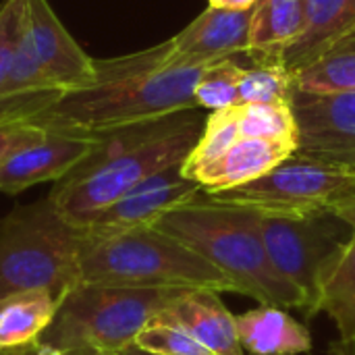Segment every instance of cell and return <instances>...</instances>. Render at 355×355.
<instances>
[{
	"label": "cell",
	"mask_w": 355,
	"mask_h": 355,
	"mask_svg": "<svg viewBox=\"0 0 355 355\" xmlns=\"http://www.w3.org/2000/svg\"><path fill=\"white\" fill-rule=\"evenodd\" d=\"M210 64L173 54L171 40L114 58L96 60V79L58 100L27 125L44 131L94 137L125 125L198 108L196 85Z\"/></svg>",
	"instance_id": "1"
},
{
	"label": "cell",
	"mask_w": 355,
	"mask_h": 355,
	"mask_svg": "<svg viewBox=\"0 0 355 355\" xmlns=\"http://www.w3.org/2000/svg\"><path fill=\"white\" fill-rule=\"evenodd\" d=\"M204 123L206 114L189 108L98 133L94 150L54 183L48 198L69 223L81 229L141 181L183 164Z\"/></svg>",
	"instance_id": "2"
},
{
	"label": "cell",
	"mask_w": 355,
	"mask_h": 355,
	"mask_svg": "<svg viewBox=\"0 0 355 355\" xmlns=\"http://www.w3.org/2000/svg\"><path fill=\"white\" fill-rule=\"evenodd\" d=\"M258 220V210L218 202L200 191L164 212L154 227L208 260L233 281L237 293L260 306L306 314L304 295L270 262Z\"/></svg>",
	"instance_id": "3"
},
{
	"label": "cell",
	"mask_w": 355,
	"mask_h": 355,
	"mask_svg": "<svg viewBox=\"0 0 355 355\" xmlns=\"http://www.w3.org/2000/svg\"><path fill=\"white\" fill-rule=\"evenodd\" d=\"M81 245L50 198L15 208L0 220V300L46 289L62 302L81 283Z\"/></svg>",
	"instance_id": "4"
},
{
	"label": "cell",
	"mask_w": 355,
	"mask_h": 355,
	"mask_svg": "<svg viewBox=\"0 0 355 355\" xmlns=\"http://www.w3.org/2000/svg\"><path fill=\"white\" fill-rule=\"evenodd\" d=\"M187 289L79 283L62 300L42 341L64 355L116 354L135 343L141 329L168 310Z\"/></svg>",
	"instance_id": "5"
},
{
	"label": "cell",
	"mask_w": 355,
	"mask_h": 355,
	"mask_svg": "<svg viewBox=\"0 0 355 355\" xmlns=\"http://www.w3.org/2000/svg\"><path fill=\"white\" fill-rule=\"evenodd\" d=\"M79 268L81 283L237 293L229 277L156 227H141L108 239H83Z\"/></svg>",
	"instance_id": "6"
},
{
	"label": "cell",
	"mask_w": 355,
	"mask_h": 355,
	"mask_svg": "<svg viewBox=\"0 0 355 355\" xmlns=\"http://www.w3.org/2000/svg\"><path fill=\"white\" fill-rule=\"evenodd\" d=\"M210 196L264 214L312 216L337 212L355 196V171L293 154L248 185Z\"/></svg>",
	"instance_id": "7"
},
{
	"label": "cell",
	"mask_w": 355,
	"mask_h": 355,
	"mask_svg": "<svg viewBox=\"0 0 355 355\" xmlns=\"http://www.w3.org/2000/svg\"><path fill=\"white\" fill-rule=\"evenodd\" d=\"M260 233L270 262L306 300L308 318L316 316L322 268L352 239V227L335 212L281 216L260 212Z\"/></svg>",
	"instance_id": "8"
},
{
	"label": "cell",
	"mask_w": 355,
	"mask_h": 355,
	"mask_svg": "<svg viewBox=\"0 0 355 355\" xmlns=\"http://www.w3.org/2000/svg\"><path fill=\"white\" fill-rule=\"evenodd\" d=\"M300 156L355 171V92L302 94L293 89Z\"/></svg>",
	"instance_id": "9"
},
{
	"label": "cell",
	"mask_w": 355,
	"mask_h": 355,
	"mask_svg": "<svg viewBox=\"0 0 355 355\" xmlns=\"http://www.w3.org/2000/svg\"><path fill=\"white\" fill-rule=\"evenodd\" d=\"M94 137L29 127L0 160V191L17 196L37 183L60 181L92 150Z\"/></svg>",
	"instance_id": "10"
},
{
	"label": "cell",
	"mask_w": 355,
	"mask_h": 355,
	"mask_svg": "<svg viewBox=\"0 0 355 355\" xmlns=\"http://www.w3.org/2000/svg\"><path fill=\"white\" fill-rule=\"evenodd\" d=\"M200 191L202 187L198 183L183 177L181 164L160 171L81 227L83 239H108L141 227H154L164 212L191 200Z\"/></svg>",
	"instance_id": "11"
},
{
	"label": "cell",
	"mask_w": 355,
	"mask_h": 355,
	"mask_svg": "<svg viewBox=\"0 0 355 355\" xmlns=\"http://www.w3.org/2000/svg\"><path fill=\"white\" fill-rule=\"evenodd\" d=\"M31 42L50 83L60 92L89 85L96 79V58L73 40L48 0H27Z\"/></svg>",
	"instance_id": "12"
},
{
	"label": "cell",
	"mask_w": 355,
	"mask_h": 355,
	"mask_svg": "<svg viewBox=\"0 0 355 355\" xmlns=\"http://www.w3.org/2000/svg\"><path fill=\"white\" fill-rule=\"evenodd\" d=\"M250 10L208 6L185 29L171 37L173 54L193 64H214L248 52Z\"/></svg>",
	"instance_id": "13"
},
{
	"label": "cell",
	"mask_w": 355,
	"mask_h": 355,
	"mask_svg": "<svg viewBox=\"0 0 355 355\" xmlns=\"http://www.w3.org/2000/svg\"><path fill=\"white\" fill-rule=\"evenodd\" d=\"M295 152L297 148L291 144L239 137L216 162L198 173L193 183H198L206 193H218L233 187H241L264 177L275 166L291 158Z\"/></svg>",
	"instance_id": "14"
},
{
	"label": "cell",
	"mask_w": 355,
	"mask_h": 355,
	"mask_svg": "<svg viewBox=\"0 0 355 355\" xmlns=\"http://www.w3.org/2000/svg\"><path fill=\"white\" fill-rule=\"evenodd\" d=\"M164 314L189 331L214 355H245L239 343L235 316L227 310L218 291L187 289Z\"/></svg>",
	"instance_id": "15"
},
{
	"label": "cell",
	"mask_w": 355,
	"mask_h": 355,
	"mask_svg": "<svg viewBox=\"0 0 355 355\" xmlns=\"http://www.w3.org/2000/svg\"><path fill=\"white\" fill-rule=\"evenodd\" d=\"M355 27V0H306V23L283 62L295 75L331 52Z\"/></svg>",
	"instance_id": "16"
},
{
	"label": "cell",
	"mask_w": 355,
	"mask_h": 355,
	"mask_svg": "<svg viewBox=\"0 0 355 355\" xmlns=\"http://www.w3.org/2000/svg\"><path fill=\"white\" fill-rule=\"evenodd\" d=\"M306 23V0H258L250 10L248 56L252 62H283Z\"/></svg>",
	"instance_id": "17"
},
{
	"label": "cell",
	"mask_w": 355,
	"mask_h": 355,
	"mask_svg": "<svg viewBox=\"0 0 355 355\" xmlns=\"http://www.w3.org/2000/svg\"><path fill=\"white\" fill-rule=\"evenodd\" d=\"M243 352L252 355H304L312 352L306 324L275 306H258L235 316Z\"/></svg>",
	"instance_id": "18"
},
{
	"label": "cell",
	"mask_w": 355,
	"mask_h": 355,
	"mask_svg": "<svg viewBox=\"0 0 355 355\" xmlns=\"http://www.w3.org/2000/svg\"><path fill=\"white\" fill-rule=\"evenodd\" d=\"M60 300L46 291L33 289L0 300V354L33 349L56 318Z\"/></svg>",
	"instance_id": "19"
},
{
	"label": "cell",
	"mask_w": 355,
	"mask_h": 355,
	"mask_svg": "<svg viewBox=\"0 0 355 355\" xmlns=\"http://www.w3.org/2000/svg\"><path fill=\"white\" fill-rule=\"evenodd\" d=\"M324 312L339 333V341H355V235L322 268L316 314Z\"/></svg>",
	"instance_id": "20"
},
{
	"label": "cell",
	"mask_w": 355,
	"mask_h": 355,
	"mask_svg": "<svg viewBox=\"0 0 355 355\" xmlns=\"http://www.w3.org/2000/svg\"><path fill=\"white\" fill-rule=\"evenodd\" d=\"M295 92L345 94L355 92V46H339L293 75Z\"/></svg>",
	"instance_id": "21"
},
{
	"label": "cell",
	"mask_w": 355,
	"mask_h": 355,
	"mask_svg": "<svg viewBox=\"0 0 355 355\" xmlns=\"http://www.w3.org/2000/svg\"><path fill=\"white\" fill-rule=\"evenodd\" d=\"M237 108V127L241 137L291 144L297 148L300 131L291 102L241 104Z\"/></svg>",
	"instance_id": "22"
},
{
	"label": "cell",
	"mask_w": 355,
	"mask_h": 355,
	"mask_svg": "<svg viewBox=\"0 0 355 355\" xmlns=\"http://www.w3.org/2000/svg\"><path fill=\"white\" fill-rule=\"evenodd\" d=\"M293 89V73L285 62H252L239 81L237 106L291 102Z\"/></svg>",
	"instance_id": "23"
},
{
	"label": "cell",
	"mask_w": 355,
	"mask_h": 355,
	"mask_svg": "<svg viewBox=\"0 0 355 355\" xmlns=\"http://www.w3.org/2000/svg\"><path fill=\"white\" fill-rule=\"evenodd\" d=\"M243 71L245 67H241L233 58H225L206 67L193 94L198 108L223 110V108L237 106L239 81L243 77Z\"/></svg>",
	"instance_id": "24"
},
{
	"label": "cell",
	"mask_w": 355,
	"mask_h": 355,
	"mask_svg": "<svg viewBox=\"0 0 355 355\" xmlns=\"http://www.w3.org/2000/svg\"><path fill=\"white\" fill-rule=\"evenodd\" d=\"M135 345L158 355H214L164 312L141 329Z\"/></svg>",
	"instance_id": "25"
},
{
	"label": "cell",
	"mask_w": 355,
	"mask_h": 355,
	"mask_svg": "<svg viewBox=\"0 0 355 355\" xmlns=\"http://www.w3.org/2000/svg\"><path fill=\"white\" fill-rule=\"evenodd\" d=\"M25 12V0H2L0 2V92L10 71V62L17 50L21 19Z\"/></svg>",
	"instance_id": "26"
},
{
	"label": "cell",
	"mask_w": 355,
	"mask_h": 355,
	"mask_svg": "<svg viewBox=\"0 0 355 355\" xmlns=\"http://www.w3.org/2000/svg\"><path fill=\"white\" fill-rule=\"evenodd\" d=\"M27 125H19V127H0V160L6 156V152L25 135Z\"/></svg>",
	"instance_id": "27"
},
{
	"label": "cell",
	"mask_w": 355,
	"mask_h": 355,
	"mask_svg": "<svg viewBox=\"0 0 355 355\" xmlns=\"http://www.w3.org/2000/svg\"><path fill=\"white\" fill-rule=\"evenodd\" d=\"M258 0H208V6L227 10H252Z\"/></svg>",
	"instance_id": "28"
},
{
	"label": "cell",
	"mask_w": 355,
	"mask_h": 355,
	"mask_svg": "<svg viewBox=\"0 0 355 355\" xmlns=\"http://www.w3.org/2000/svg\"><path fill=\"white\" fill-rule=\"evenodd\" d=\"M339 218H343L349 227H352V231H354L355 235V196L349 200V202H345L341 208H337V212H335Z\"/></svg>",
	"instance_id": "29"
},
{
	"label": "cell",
	"mask_w": 355,
	"mask_h": 355,
	"mask_svg": "<svg viewBox=\"0 0 355 355\" xmlns=\"http://www.w3.org/2000/svg\"><path fill=\"white\" fill-rule=\"evenodd\" d=\"M331 355H355V341H337L331 345Z\"/></svg>",
	"instance_id": "30"
},
{
	"label": "cell",
	"mask_w": 355,
	"mask_h": 355,
	"mask_svg": "<svg viewBox=\"0 0 355 355\" xmlns=\"http://www.w3.org/2000/svg\"><path fill=\"white\" fill-rule=\"evenodd\" d=\"M31 355H64L58 347H54V345H50V343H44V341H40V345H35L33 347V354Z\"/></svg>",
	"instance_id": "31"
},
{
	"label": "cell",
	"mask_w": 355,
	"mask_h": 355,
	"mask_svg": "<svg viewBox=\"0 0 355 355\" xmlns=\"http://www.w3.org/2000/svg\"><path fill=\"white\" fill-rule=\"evenodd\" d=\"M114 355H158V354H150V352H146V349L137 347L135 343H131V345L123 347L121 352H116V354H114Z\"/></svg>",
	"instance_id": "32"
},
{
	"label": "cell",
	"mask_w": 355,
	"mask_h": 355,
	"mask_svg": "<svg viewBox=\"0 0 355 355\" xmlns=\"http://www.w3.org/2000/svg\"><path fill=\"white\" fill-rule=\"evenodd\" d=\"M339 46H355V27H354V31H352L347 37H343V40H341V42H339L335 48H339ZM335 48H333V50H335Z\"/></svg>",
	"instance_id": "33"
},
{
	"label": "cell",
	"mask_w": 355,
	"mask_h": 355,
	"mask_svg": "<svg viewBox=\"0 0 355 355\" xmlns=\"http://www.w3.org/2000/svg\"><path fill=\"white\" fill-rule=\"evenodd\" d=\"M83 355H114V354H106V352H89V354H83Z\"/></svg>",
	"instance_id": "34"
}]
</instances>
